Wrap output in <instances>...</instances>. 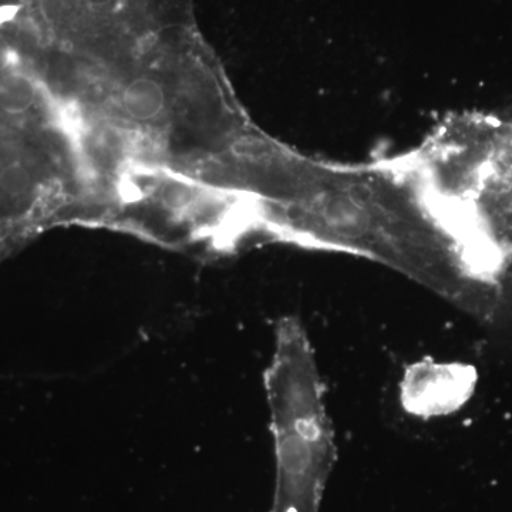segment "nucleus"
Listing matches in <instances>:
<instances>
[{
    "label": "nucleus",
    "mask_w": 512,
    "mask_h": 512,
    "mask_svg": "<svg viewBox=\"0 0 512 512\" xmlns=\"http://www.w3.org/2000/svg\"><path fill=\"white\" fill-rule=\"evenodd\" d=\"M265 386L275 441L271 512H319L335 446L315 356L298 319H282L276 328Z\"/></svg>",
    "instance_id": "f257e3e1"
},
{
    "label": "nucleus",
    "mask_w": 512,
    "mask_h": 512,
    "mask_svg": "<svg viewBox=\"0 0 512 512\" xmlns=\"http://www.w3.org/2000/svg\"><path fill=\"white\" fill-rule=\"evenodd\" d=\"M36 87L26 74L6 72L0 77V110L5 113L22 114L33 106Z\"/></svg>",
    "instance_id": "20e7f679"
},
{
    "label": "nucleus",
    "mask_w": 512,
    "mask_h": 512,
    "mask_svg": "<svg viewBox=\"0 0 512 512\" xmlns=\"http://www.w3.org/2000/svg\"><path fill=\"white\" fill-rule=\"evenodd\" d=\"M29 175L18 165H10L0 173V188L9 195H19L28 190Z\"/></svg>",
    "instance_id": "39448f33"
},
{
    "label": "nucleus",
    "mask_w": 512,
    "mask_h": 512,
    "mask_svg": "<svg viewBox=\"0 0 512 512\" xmlns=\"http://www.w3.org/2000/svg\"><path fill=\"white\" fill-rule=\"evenodd\" d=\"M123 106L133 119H156L164 110L165 96L160 84L151 79H137L123 93Z\"/></svg>",
    "instance_id": "7ed1b4c3"
},
{
    "label": "nucleus",
    "mask_w": 512,
    "mask_h": 512,
    "mask_svg": "<svg viewBox=\"0 0 512 512\" xmlns=\"http://www.w3.org/2000/svg\"><path fill=\"white\" fill-rule=\"evenodd\" d=\"M439 175L448 200L512 265V119L470 113L448 121Z\"/></svg>",
    "instance_id": "f03ea898"
},
{
    "label": "nucleus",
    "mask_w": 512,
    "mask_h": 512,
    "mask_svg": "<svg viewBox=\"0 0 512 512\" xmlns=\"http://www.w3.org/2000/svg\"><path fill=\"white\" fill-rule=\"evenodd\" d=\"M15 60V52L5 39L0 37V74L8 72Z\"/></svg>",
    "instance_id": "423d86ee"
}]
</instances>
